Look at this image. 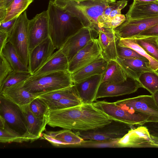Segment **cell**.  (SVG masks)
<instances>
[{
	"instance_id": "cell-40",
	"label": "cell",
	"mask_w": 158,
	"mask_h": 158,
	"mask_svg": "<svg viewBox=\"0 0 158 158\" xmlns=\"http://www.w3.org/2000/svg\"><path fill=\"white\" fill-rule=\"evenodd\" d=\"M126 19V16L121 14L99 24L98 27L99 28L103 27L114 29L121 25Z\"/></svg>"
},
{
	"instance_id": "cell-7",
	"label": "cell",
	"mask_w": 158,
	"mask_h": 158,
	"mask_svg": "<svg viewBox=\"0 0 158 158\" xmlns=\"http://www.w3.org/2000/svg\"><path fill=\"white\" fill-rule=\"evenodd\" d=\"M92 103L95 107L101 110L114 120L132 126L142 125L146 122L149 121V117L148 115L124 109L115 102L102 101Z\"/></svg>"
},
{
	"instance_id": "cell-22",
	"label": "cell",
	"mask_w": 158,
	"mask_h": 158,
	"mask_svg": "<svg viewBox=\"0 0 158 158\" xmlns=\"http://www.w3.org/2000/svg\"><path fill=\"white\" fill-rule=\"evenodd\" d=\"M116 60L120 64L128 77L137 80L143 73L152 70L149 60L146 58L121 59Z\"/></svg>"
},
{
	"instance_id": "cell-1",
	"label": "cell",
	"mask_w": 158,
	"mask_h": 158,
	"mask_svg": "<svg viewBox=\"0 0 158 158\" xmlns=\"http://www.w3.org/2000/svg\"><path fill=\"white\" fill-rule=\"evenodd\" d=\"M48 124L74 131H85L102 127L113 120L93 103H84L72 107L49 110Z\"/></svg>"
},
{
	"instance_id": "cell-50",
	"label": "cell",
	"mask_w": 158,
	"mask_h": 158,
	"mask_svg": "<svg viewBox=\"0 0 158 158\" xmlns=\"http://www.w3.org/2000/svg\"><path fill=\"white\" fill-rule=\"evenodd\" d=\"M70 0L74 1H75V2H81V1H85V0ZM110 0L111 1V0Z\"/></svg>"
},
{
	"instance_id": "cell-30",
	"label": "cell",
	"mask_w": 158,
	"mask_h": 158,
	"mask_svg": "<svg viewBox=\"0 0 158 158\" xmlns=\"http://www.w3.org/2000/svg\"><path fill=\"white\" fill-rule=\"evenodd\" d=\"M136 42L150 57L158 61V38L135 37Z\"/></svg>"
},
{
	"instance_id": "cell-16",
	"label": "cell",
	"mask_w": 158,
	"mask_h": 158,
	"mask_svg": "<svg viewBox=\"0 0 158 158\" xmlns=\"http://www.w3.org/2000/svg\"><path fill=\"white\" fill-rule=\"evenodd\" d=\"M120 148L152 147L150 134L148 129L143 125L132 128L116 143Z\"/></svg>"
},
{
	"instance_id": "cell-41",
	"label": "cell",
	"mask_w": 158,
	"mask_h": 158,
	"mask_svg": "<svg viewBox=\"0 0 158 158\" xmlns=\"http://www.w3.org/2000/svg\"><path fill=\"white\" fill-rule=\"evenodd\" d=\"M148 36L158 38V23L141 32L136 37Z\"/></svg>"
},
{
	"instance_id": "cell-8",
	"label": "cell",
	"mask_w": 158,
	"mask_h": 158,
	"mask_svg": "<svg viewBox=\"0 0 158 158\" xmlns=\"http://www.w3.org/2000/svg\"><path fill=\"white\" fill-rule=\"evenodd\" d=\"M115 102L124 109L148 115L149 122H158V106L152 95H140Z\"/></svg>"
},
{
	"instance_id": "cell-18",
	"label": "cell",
	"mask_w": 158,
	"mask_h": 158,
	"mask_svg": "<svg viewBox=\"0 0 158 158\" xmlns=\"http://www.w3.org/2000/svg\"><path fill=\"white\" fill-rule=\"evenodd\" d=\"M21 110L26 121V131L23 135L27 141L32 142L42 137L48 124L47 115L43 118L36 117L31 111L29 105Z\"/></svg>"
},
{
	"instance_id": "cell-4",
	"label": "cell",
	"mask_w": 158,
	"mask_h": 158,
	"mask_svg": "<svg viewBox=\"0 0 158 158\" xmlns=\"http://www.w3.org/2000/svg\"><path fill=\"white\" fill-rule=\"evenodd\" d=\"M73 85L72 73L68 70H65L31 76L24 81L23 86L27 91L38 96Z\"/></svg>"
},
{
	"instance_id": "cell-23",
	"label": "cell",
	"mask_w": 158,
	"mask_h": 158,
	"mask_svg": "<svg viewBox=\"0 0 158 158\" xmlns=\"http://www.w3.org/2000/svg\"><path fill=\"white\" fill-rule=\"evenodd\" d=\"M69 64L67 57L60 48L55 52L49 59L31 76L68 70Z\"/></svg>"
},
{
	"instance_id": "cell-35",
	"label": "cell",
	"mask_w": 158,
	"mask_h": 158,
	"mask_svg": "<svg viewBox=\"0 0 158 158\" xmlns=\"http://www.w3.org/2000/svg\"><path fill=\"white\" fill-rule=\"evenodd\" d=\"M31 76L29 71L13 70L0 85V92L6 88L24 81Z\"/></svg>"
},
{
	"instance_id": "cell-44",
	"label": "cell",
	"mask_w": 158,
	"mask_h": 158,
	"mask_svg": "<svg viewBox=\"0 0 158 158\" xmlns=\"http://www.w3.org/2000/svg\"><path fill=\"white\" fill-rule=\"evenodd\" d=\"M9 34L5 31L0 30V52L7 42Z\"/></svg>"
},
{
	"instance_id": "cell-27",
	"label": "cell",
	"mask_w": 158,
	"mask_h": 158,
	"mask_svg": "<svg viewBox=\"0 0 158 158\" xmlns=\"http://www.w3.org/2000/svg\"><path fill=\"white\" fill-rule=\"evenodd\" d=\"M46 135L60 141L63 146L81 144L84 140L71 130L64 129L57 131H47Z\"/></svg>"
},
{
	"instance_id": "cell-51",
	"label": "cell",
	"mask_w": 158,
	"mask_h": 158,
	"mask_svg": "<svg viewBox=\"0 0 158 158\" xmlns=\"http://www.w3.org/2000/svg\"><path fill=\"white\" fill-rule=\"evenodd\" d=\"M113 2H115L117 0H111Z\"/></svg>"
},
{
	"instance_id": "cell-11",
	"label": "cell",
	"mask_w": 158,
	"mask_h": 158,
	"mask_svg": "<svg viewBox=\"0 0 158 158\" xmlns=\"http://www.w3.org/2000/svg\"><path fill=\"white\" fill-rule=\"evenodd\" d=\"M98 37L97 32L89 27H84L70 37L60 48L69 62L79 51Z\"/></svg>"
},
{
	"instance_id": "cell-43",
	"label": "cell",
	"mask_w": 158,
	"mask_h": 158,
	"mask_svg": "<svg viewBox=\"0 0 158 158\" xmlns=\"http://www.w3.org/2000/svg\"><path fill=\"white\" fill-rule=\"evenodd\" d=\"M142 125L147 127L151 135L158 137V122H147Z\"/></svg>"
},
{
	"instance_id": "cell-2",
	"label": "cell",
	"mask_w": 158,
	"mask_h": 158,
	"mask_svg": "<svg viewBox=\"0 0 158 158\" xmlns=\"http://www.w3.org/2000/svg\"><path fill=\"white\" fill-rule=\"evenodd\" d=\"M49 37L56 49H60L66 41L84 27L76 16L49 1L47 10Z\"/></svg>"
},
{
	"instance_id": "cell-5",
	"label": "cell",
	"mask_w": 158,
	"mask_h": 158,
	"mask_svg": "<svg viewBox=\"0 0 158 158\" xmlns=\"http://www.w3.org/2000/svg\"><path fill=\"white\" fill-rule=\"evenodd\" d=\"M29 22L25 10L18 17L7 40L12 45L22 62L28 67L29 52Z\"/></svg>"
},
{
	"instance_id": "cell-47",
	"label": "cell",
	"mask_w": 158,
	"mask_h": 158,
	"mask_svg": "<svg viewBox=\"0 0 158 158\" xmlns=\"http://www.w3.org/2000/svg\"><path fill=\"white\" fill-rule=\"evenodd\" d=\"M151 137L152 147L158 148V137L154 136L151 135Z\"/></svg>"
},
{
	"instance_id": "cell-32",
	"label": "cell",
	"mask_w": 158,
	"mask_h": 158,
	"mask_svg": "<svg viewBox=\"0 0 158 158\" xmlns=\"http://www.w3.org/2000/svg\"><path fill=\"white\" fill-rule=\"evenodd\" d=\"M33 1L32 0H13L6 9V15L5 19L1 22H6L18 17L25 11Z\"/></svg>"
},
{
	"instance_id": "cell-9",
	"label": "cell",
	"mask_w": 158,
	"mask_h": 158,
	"mask_svg": "<svg viewBox=\"0 0 158 158\" xmlns=\"http://www.w3.org/2000/svg\"><path fill=\"white\" fill-rule=\"evenodd\" d=\"M0 115L11 128L21 134L26 131L24 114L17 105L0 95Z\"/></svg>"
},
{
	"instance_id": "cell-31",
	"label": "cell",
	"mask_w": 158,
	"mask_h": 158,
	"mask_svg": "<svg viewBox=\"0 0 158 158\" xmlns=\"http://www.w3.org/2000/svg\"><path fill=\"white\" fill-rule=\"evenodd\" d=\"M138 81L142 87L146 89L151 94L158 90V72L152 70L142 73Z\"/></svg>"
},
{
	"instance_id": "cell-12",
	"label": "cell",
	"mask_w": 158,
	"mask_h": 158,
	"mask_svg": "<svg viewBox=\"0 0 158 158\" xmlns=\"http://www.w3.org/2000/svg\"><path fill=\"white\" fill-rule=\"evenodd\" d=\"M49 37L47 10L37 14L29 23V51Z\"/></svg>"
},
{
	"instance_id": "cell-14",
	"label": "cell",
	"mask_w": 158,
	"mask_h": 158,
	"mask_svg": "<svg viewBox=\"0 0 158 158\" xmlns=\"http://www.w3.org/2000/svg\"><path fill=\"white\" fill-rule=\"evenodd\" d=\"M140 87H142V86L137 80L129 77L126 81L122 82H102L97 92L96 98L130 94L135 92Z\"/></svg>"
},
{
	"instance_id": "cell-39",
	"label": "cell",
	"mask_w": 158,
	"mask_h": 158,
	"mask_svg": "<svg viewBox=\"0 0 158 158\" xmlns=\"http://www.w3.org/2000/svg\"><path fill=\"white\" fill-rule=\"evenodd\" d=\"M13 70L11 66L1 54H0V85Z\"/></svg>"
},
{
	"instance_id": "cell-19",
	"label": "cell",
	"mask_w": 158,
	"mask_h": 158,
	"mask_svg": "<svg viewBox=\"0 0 158 158\" xmlns=\"http://www.w3.org/2000/svg\"><path fill=\"white\" fill-rule=\"evenodd\" d=\"M24 82L6 88L0 92V95L17 105L21 110L38 97L25 89L23 86Z\"/></svg>"
},
{
	"instance_id": "cell-21",
	"label": "cell",
	"mask_w": 158,
	"mask_h": 158,
	"mask_svg": "<svg viewBox=\"0 0 158 158\" xmlns=\"http://www.w3.org/2000/svg\"><path fill=\"white\" fill-rule=\"evenodd\" d=\"M108 60L100 56L72 73L73 83L79 82L96 75H102L107 68Z\"/></svg>"
},
{
	"instance_id": "cell-33",
	"label": "cell",
	"mask_w": 158,
	"mask_h": 158,
	"mask_svg": "<svg viewBox=\"0 0 158 158\" xmlns=\"http://www.w3.org/2000/svg\"><path fill=\"white\" fill-rule=\"evenodd\" d=\"M127 0H120L111 2L106 7L98 25L121 14V10L127 5Z\"/></svg>"
},
{
	"instance_id": "cell-20",
	"label": "cell",
	"mask_w": 158,
	"mask_h": 158,
	"mask_svg": "<svg viewBox=\"0 0 158 158\" xmlns=\"http://www.w3.org/2000/svg\"><path fill=\"white\" fill-rule=\"evenodd\" d=\"M97 38L100 46L102 56L108 60H116V42L119 39L114 29L101 27L98 31Z\"/></svg>"
},
{
	"instance_id": "cell-42",
	"label": "cell",
	"mask_w": 158,
	"mask_h": 158,
	"mask_svg": "<svg viewBox=\"0 0 158 158\" xmlns=\"http://www.w3.org/2000/svg\"><path fill=\"white\" fill-rule=\"evenodd\" d=\"M18 17L6 22H0V30L5 31L10 34L14 27Z\"/></svg>"
},
{
	"instance_id": "cell-6",
	"label": "cell",
	"mask_w": 158,
	"mask_h": 158,
	"mask_svg": "<svg viewBox=\"0 0 158 158\" xmlns=\"http://www.w3.org/2000/svg\"><path fill=\"white\" fill-rule=\"evenodd\" d=\"M132 126L113 120L101 127L85 131H76L75 132L84 140L117 141L127 134L132 128Z\"/></svg>"
},
{
	"instance_id": "cell-10",
	"label": "cell",
	"mask_w": 158,
	"mask_h": 158,
	"mask_svg": "<svg viewBox=\"0 0 158 158\" xmlns=\"http://www.w3.org/2000/svg\"><path fill=\"white\" fill-rule=\"evenodd\" d=\"M158 23V15L133 19H126L114 29L119 38L137 36L141 32Z\"/></svg>"
},
{
	"instance_id": "cell-25",
	"label": "cell",
	"mask_w": 158,
	"mask_h": 158,
	"mask_svg": "<svg viewBox=\"0 0 158 158\" xmlns=\"http://www.w3.org/2000/svg\"><path fill=\"white\" fill-rule=\"evenodd\" d=\"M127 76L116 60L108 61L107 68L102 74V82L118 83L126 81Z\"/></svg>"
},
{
	"instance_id": "cell-24",
	"label": "cell",
	"mask_w": 158,
	"mask_h": 158,
	"mask_svg": "<svg viewBox=\"0 0 158 158\" xmlns=\"http://www.w3.org/2000/svg\"><path fill=\"white\" fill-rule=\"evenodd\" d=\"M158 15V3H137L134 2L130 6L126 14V19H136Z\"/></svg>"
},
{
	"instance_id": "cell-46",
	"label": "cell",
	"mask_w": 158,
	"mask_h": 158,
	"mask_svg": "<svg viewBox=\"0 0 158 158\" xmlns=\"http://www.w3.org/2000/svg\"><path fill=\"white\" fill-rule=\"evenodd\" d=\"M7 12L6 9L0 8V22H2L5 19Z\"/></svg>"
},
{
	"instance_id": "cell-52",
	"label": "cell",
	"mask_w": 158,
	"mask_h": 158,
	"mask_svg": "<svg viewBox=\"0 0 158 158\" xmlns=\"http://www.w3.org/2000/svg\"><path fill=\"white\" fill-rule=\"evenodd\" d=\"M32 0L33 1L34 0Z\"/></svg>"
},
{
	"instance_id": "cell-26",
	"label": "cell",
	"mask_w": 158,
	"mask_h": 158,
	"mask_svg": "<svg viewBox=\"0 0 158 158\" xmlns=\"http://www.w3.org/2000/svg\"><path fill=\"white\" fill-rule=\"evenodd\" d=\"M9 62L13 70L29 71L28 67L22 62L12 45L8 41L0 52Z\"/></svg>"
},
{
	"instance_id": "cell-45",
	"label": "cell",
	"mask_w": 158,
	"mask_h": 158,
	"mask_svg": "<svg viewBox=\"0 0 158 158\" xmlns=\"http://www.w3.org/2000/svg\"><path fill=\"white\" fill-rule=\"evenodd\" d=\"M13 0H0V8L7 9Z\"/></svg>"
},
{
	"instance_id": "cell-15",
	"label": "cell",
	"mask_w": 158,
	"mask_h": 158,
	"mask_svg": "<svg viewBox=\"0 0 158 158\" xmlns=\"http://www.w3.org/2000/svg\"><path fill=\"white\" fill-rule=\"evenodd\" d=\"M56 49L49 37L29 51L28 68L31 75L49 59Z\"/></svg>"
},
{
	"instance_id": "cell-49",
	"label": "cell",
	"mask_w": 158,
	"mask_h": 158,
	"mask_svg": "<svg viewBox=\"0 0 158 158\" xmlns=\"http://www.w3.org/2000/svg\"><path fill=\"white\" fill-rule=\"evenodd\" d=\"M152 96L157 105L158 106V90L154 94H152Z\"/></svg>"
},
{
	"instance_id": "cell-3",
	"label": "cell",
	"mask_w": 158,
	"mask_h": 158,
	"mask_svg": "<svg viewBox=\"0 0 158 158\" xmlns=\"http://www.w3.org/2000/svg\"><path fill=\"white\" fill-rule=\"evenodd\" d=\"M58 6L77 17L84 27L98 32V21L110 0H88L75 2L70 0H54Z\"/></svg>"
},
{
	"instance_id": "cell-28",
	"label": "cell",
	"mask_w": 158,
	"mask_h": 158,
	"mask_svg": "<svg viewBox=\"0 0 158 158\" xmlns=\"http://www.w3.org/2000/svg\"><path fill=\"white\" fill-rule=\"evenodd\" d=\"M38 96L44 101H55L65 98L80 99L74 85L66 88L41 94Z\"/></svg>"
},
{
	"instance_id": "cell-48",
	"label": "cell",
	"mask_w": 158,
	"mask_h": 158,
	"mask_svg": "<svg viewBox=\"0 0 158 158\" xmlns=\"http://www.w3.org/2000/svg\"><path fill=\"white\" fill-rule=\"evenodd\" d=\"M133 2L137 3H145L155 2L158 3V0H133Z\"/></svg>"
},
{
	"instance_id": "cell-29",
	"label": "cell",
	"mask_w": 158,
	"mask_h": 158,
	"mask_svg": "<svg viewBox=\"0 0 158 158\" xmlns=\"http://www.w3.org/2000/svg\"><path fill=\"white\" fill-rule=\"evenodd\" d=\"M117 42L118 45L131 48L140 55L147 58L149 61L151 69L154 71L158 70V61L149 56L144 50L137 44L135 37L118 39Z\"/></svg>"
},
{
	"instance_id": "cell-38",
	"label": "cell",
	"mask_w": 158,
	"mask_h": 158,
	"mask_svg": "<svg viewBox=\"0 0 158 158\" xmlns=\"http://www.w3.org/2000/svg\"><path fill=\"white\" fill-rule=\"evenodd\" d=\"M116 50L117 57L120 58L141 59L145 58L131 48L118 45L117 42H116Z\"/></svg>"
},
{
	"instance_id": "cell-13",
	"label": "cell",
	"mask_w": 158,
	"mask_h": 158,
	"mask_svg": "<svg viewBox=\"0 0 158 158\" xmlns=\"http://www.w3.org/2000/svg\"><path fill=\"white\" fill-rule=\"evenodd\" d=\"M101 56V49L98 39H94L72 58L69 62L68 70L72 73Z\"/></svg>"
},
{
	"instance_id": "cell-34",
	"label": "cell",
	"mask_w": 158,
	"mask_h": 158,
	"mask_svg": "<svg viewBox=\"0 0 158 158\" xmlns=\"http://www.w3.org/2000/svg\"><path fill=\"white\" fill-rule=\"evenodd\" d=\"M0 142L2 143L27 142L23 134L11 128L6 122L3 129H0Z\"/></svg>"
},
{
	"instance_id": "cell-37",
	"label": "cell",
	"mask_w": 158,
	"mask_h": 158,
	"mask_svg": "<svg viewBox=\"0 0 158 158\" xmlns=\"http://www.w3.org/2000/svg\"><path fill=\"white\" fill-rule=\"evenodd\" d=\"M29 107L35 116L40 118L45 117L49 110L46 103L39 97L31 102Z\"/></svg>"
},
{
	"instance_id": "cell-17",
	"label": "cell",
	"mask_w": 158,
	"mask_h": 158,
	"mask_svg": "<svg viewBox=\"0 0 158 158\" xmlns=\"http://www.w3.org/2000/svg\"><path fill=\"white\" fill-rule=\"evenodd\" d=\"M102 75H96L74 83L82 103H92L96 100V96L101 83Z\"/></svg>"
},
{
	"instance_id": "cell-36",
	"label": "cell",
	"mask_w": 158,
	"mask_h": 158,
	"mask_svg": "<svg viewBox=\"0 0 158 158\" xmlns=\"http://www.w3.org/2000/svg\"><path fill=\"white\" fill-rule=\"evenodd\" d=\"M43 101L47 105L49 110L67 108L82 103L79 99L71 98H63L53 101Z\"/></svg>"
}]
</instances>
